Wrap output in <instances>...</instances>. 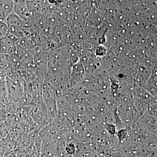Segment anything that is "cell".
<instances>
[{
	"instance_id": "obj_4",
	"label": "cell",
	"mask_w": 157,
	"mask_h": 157,
	"mask_svg": "<svg viewBox=\"0 0 157 157\" xmlns=\"http://www.w3.org/2000/svg\"><path fill=\"white\" fill-rule=\"evenodd\" d=\"M13 12V1L0 0V21H5Z\"/></svg>"
},
{
	"instance_id": "obj_8",
	"label": "cell",
	"mask_w": 157,
	"mask_h": 157,
	"mask_svg": "<svg viewBox=\"0 0 157 157\" xmlns=\"http://www.w3.org/2000/svg\"><path fill=\"white\" fill-rule=\"evenodd\" d=\"M8 33V27L5 21H0V39Z\"/></svg>"
},
{
	"instance_id": "obj_10",
	"label": "cell",
	"mask_w": 157,
	"mask_h": 157,
	"mask_svg": "<svg viewBox=\"0 0 157 157\" xmlns=\"http://www.w3.org/2000/svg\"><path fill=\"white\" fill-rule=\"evenodd\" d=\"M11 115L0 113V125L4 123Z\"/></svg>"
},
{
	"instance_id": "obj_3",
	"label": "cell",
	"mask_w": 157,
	"mask_h": 157,
	"mask_svg": "<svg viewBox=\"0 0 157 157\" xmlns=\"http://www.w3.org/2000/svg\"><path fill=\"white\" fill-rule=\"evenodd\" d=\"M13 12L28 25L30 23L31 13L26 1H13Z\"/></svg>"
},
{
	"instance_id": "obj_7",
	"label": "cell",
	"mask_w": 157,
	"mask_h": 157,
	"mask_svg": "<svg viewBox=\"0 0 157 157\" xmlns=\"http://www.w3.org/2000/svg\"><path fill=\"white\" fill-rule=\"evenodd\" d=\"M25 150L15 148L6 155L5 157H25Z\"/></svg>"
},
{
	"instance_id": "obj_1",
	"label": "cell",
	"mask_w": 157,
	"mask_h": 157,
	"mask_svg": "<svg viewBox=\"0 0 157 157\" xmlns=\"http://www.w3.org/2000/svg\"><path fill=\"white\" fill-rule=\"evenodd\" d=\"M8 27V33L18 39L29 36L31 29L28 25L21 19L14 12L6 19Z\"/></svg>"
},
{
	"instance_id": "obj_9",
	"label": "cell",
	"mask_w": 157,
	"mask_h": 157,
	"mask_svg": "<svg viewBox=\"0 0 157 157\" xmlns=\"http://www.w3.org/2000/svg\"><path fill=\"white\" fill-rule=\"evenodd\" d=\"M0 113L10 115L9 106L0 102Z\"/></svg>"
},
{
	"instance_id": "obj_2",
	"label": "cell",
	"mask_w": 157,
	"mask_h": 157,
	"mask_svg": "<svg viewBox=\"0 0 157 157\" xmlns=\"http://www.w3.org/2000/svg\"><path fill=\"white\" fill-rule=\"evenodd\" d=\"M18 39L9 33L0 39V54L11 56L16 53Z\"/></svg>"
},
{
	"instance_id": "obj_6",
	"label": "cell",
	"mask_w": 157,
	"mask_h": 157,
	"mask_svg": "<svg viewBox=\"0 0 157 157\" xmlns=\"http://www.w3.org/2000/svg\"><path fill=\"white\" fill-rule=\"evenodd\" d=\"M11 115L0 125V140L6 138L11 131Z\"/></svg>"
},
{
	"instance_id": "obj_11",
	"label": "cell",
	"mask_w": 157,
	"mask_h": 157,
	"mask_svg": "<svg viewBox=\"0 0 157 157\" xmlns=\"http://www.w3.org/2000/svg\"></svg>"
},
{
	"instance_id": "obj_5",
	"label": "cell",
	"mask_w": 157,
	"mask_h": 157,
	"mask_svg": "<svg viewBox=\"0 0 157 157\" xmlns=\"http://www.w3.org/2000/svg\"><path fill=\"white\" fill-rule=\"evenodd\" d=\"M0 102L9 106L8 90L5 76H0Z\"/></svg>"
}]
</instances>
